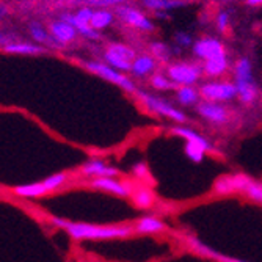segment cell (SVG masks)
I'll return each instance as SVG.
<instances>
[{
  "label": "cell",
  "instance_id": "8992f818",
  "mask_svg": "<svg viewBox=\"0 0 262 262\" xmlns=\"http://www.w3.org/2000/svg\"><path fill=\"white\" fill-rule=\"evenodd\" d=\"M85 66H86V69L90 71V73L96 74L101 79H104V80H107V82H110V83H113L116 86L123 88L127 93H137L138 91L135 83L127 76H124V73L112 68L105 61H86Z\"/></svg>",
  "mask_w": 262,
  "mask_h": 262
},
{
  "label": "cell",
  "instance_id": "5bb4252c",
  "mask_svg": "<svg viewBox=\"0 0 262 262\" xmlns=\"http://www.w3.org/2000/svg\"><path fill=\"white\" fill-rule=\"evenodd\" d=\"M182 241L185 242V245L190 250H192V251H195V253H198L201 256L210 257V259H215L219 262H245V260H241V259L229 257V256H226V254H223V253H220L217 250H212L210 247H207L206 244H203L200 239H196V237L192 235V234H184L182 235Z\"/></svg>",
  "mask_w": 262,
  "mask_h": 262
},
{
  "label": "cell",
  "instance_id": "6da1fadb",
  "mask_svg": "<svg viewBox=\"0 0 262 262\" xmlns=\"http://www.w3.org/2000/svg\"><path fill=\"white\" fill-rule=\"evenodd\" d=\"M52 225L57 228L64 229L71 237L77 241H108V239H127L135 231V226L124 225V226H96L90 223H76L68 222L64 219L54 217Z\"/></svg>",
  "mask_w": 262,
  "mask_h": 262
},
{
  "label": "cell",
  "instance_id": "d6a6232c",
  "mask_svg": "<svg viewBox=\"0 0 262 262\" xmlns=\"http://www.w3.org/2000/svg\"><path fill=\"white\" fill-rule=\"evenodd\" d=\"M228 26H229V13L223 10L217 14V29L220 32H225L228 29Z\"/></svg>",
  "mask_w": 262,
  "mask_h": 262
},
{
  "label": "cell",
  "instance_id": "9a60e30c",
  "mask_svg": "<svg viewBox=\"0 0 262 262\" xmlns=\"http://www.w3.org/2000/svg\"><path fill=\"white\" fill-rule=\"evenodd\" d=\"M80 173H82V176H86V178H116V176H120L118 168L107 165L104 160H99V159L88 160L82 166Z\"/></svg>",
  "mask_w": 262,
  "mask_h": 262
},
{
  "label": "cell",
  "instance_id": "8fae6325",
  "mask_svg": "<svg viewBox=\"0 0 262 262\" xmlns=\"http://www.w3.org/2000/svg\"><path fill=\"white\" fill-rule=\"evenodd\" d=\"M198 115L213 126H225L229 121V112L222 102H212V101H200L196 104Z\"/></svg>",
  "mask_w": 262,
  "mask_h": 262
},
{
  "label": "cell",
  "instance_id": "30bf717a",
  "mask_svg": "<svg viewBox=\"0 0 262 262\" xmlns=\"http://www.w3.org/2000/svg\"><path fill=\"white\" fill-rule=\"evenodd\" d=\"M94 10L91 7H83L80 8L76 14H68L64 13L61 16V20H66L71 24L80 35H83L88 39H99V32L91 27V17H93Z\"/></svg>",
  "mask_w": 262,
  "mask_h": 262
},
{
  "label": "cell",
  "instance_id": "e0dca14e",
  "mask_svg": "<svg viewBox=\"0 0 262 262\" xmlns=\"http://www.w3.org/2000/svg\"><path fill=\"white\" fill-rule=\"evenodd\" d=\"M156 61L157 60L152 55H138L132 63V69H130L132 76H135L138 79L152 76L156 71V66H157Z\"/></svg>",
  "mask_w": 262,
  "mask_h": 262
},
{
  "label": "cell",
  "instance_id": "ffe728a7",
  "mask_svg": "<svg viewBox=\"0 0 262 262\" xmlns=\"http://www.w3.org/2000/svg\"><path fill=\"white\" fill-rule=\"evenodd\" d=\"M201 99L200 91L193 86V85H185V86H179L176 90V101L178 104L188 107V105H196Z\"/></svg>",
  "mask_w": 262,
  "mask_h": 262
},
{
  "label": "cell",
  "instance_id": "7a4b0ae2",
  "mask_svg": "<svg viewBox=\"0 0 262 262\" xmlns=\"http://www.w3.org/2000/svg\"><path fill=\"white\" fill-rule=\"evenodd\" d=\"M192 49H193L195 57L200 58L201 61H204L203 71L206 76H209L212 79H217L226 73L228 54H226V49L220 39L212 38V36L200 38L198 41L193 42Z\"/></svg>",
  "mask_w": 262,
  "mask_h": 262
},
{
  "label": "cell",
  "instance_id": "2e32d148",
  "mask_svg": "<svg viewBox=\"0 0 262 262\" xmlns=\"http://www.w3.org/2000/svg\"><path fill=\"white\" fill-rule=\"evenodd\" d=\"M171 134H174L178 138H182V140H185V141L196 143V145L203 146L207 152H215V151H217L215 146H213L212 143H210L204 135H201L200 132H196V130H193V129H190V127H187V126H184V124L174 126V127L171 129Z\"/></svg>",
  "mask_w": 262,
  "mask_h": 262
},
{
  "label": "cell",
  "instance_id": "d4e9b609",
  "mask_svg": "<svg viewBox=\"0 0 262 262\" xmlns=\"http://www.w3.org/2000/svg\"><path fill=\"white\" fill-rule=\"evenodd\" d=\"M30 35H32V38H33L36 42L49 44V46H52V47H61V44H60L52 35L47 33V32L39 26V24H32V26H30Z\"/></svg>",
  "mask_w": 262,
  "mask_h": 262
},
{
  "label": "cell",
  "instance_id": "1f68e13d",
  "mask_svg": "<svg viewBox=\"0 0 262 262\" xmlns=\"http://www.w3.org/2000/svg\"><path fill=\"white\" fill-rule=\"evenodd\" d=\"M174 42L179 46V47H188V46H193V42H192V36H190L188 33H185V32H176L174 33Z\"/></svg>",
  "mask_w": 262,
  "mask_h": 262
},
{
  "label": "cell",
  "instance_id": "d590c367",
  "mask_svg": "<svg viewBox=\"0 0 262 262\" xmlns=\"http://www.w3.org/2000/svg\"><path fill=\"white\" fill-rule=\"evenodd\" d=\"M247 5H250V7H260L262 0H247Z\"/></svg>",
  "mask_w": 262,
  "mask_h": 262
},
{
  "label": "cell",
  "instance_id": "4fadbf2b",
  "mask_svg": "<svg viewBox=\"0 0 262 262\" xmlns=\"http://www.w3.org/2000/svg\"><path fill=\"white\" fill-rule=\"evenodd\" d=\"M90 185L96 190H102V192L112 193L115 196H132L135 187L129 182H121L116 178H93Z\"/></svg>",
  "mask_w": 262,
  "mask_h": 262
},
{
  "label": "cell",
  "instance_id": "e575fe53",
  "mask_svg": "<svg viewBox=\"0 0 262 262\" xmlns=\"http://www.w3.org/2000/svg\"><path fill=\"white\" fill-rule=\"evenodd\" d=\"M11 36L10 35H7V33H0V47H5L7 44H10L11 42Z\"/></svg>",
  "mask_w": 262,
  "mask_h": 262
},
{
  "label": "cell",
  "instance_id": "8d00e7d4",
  "mask_svg": "<svg viewBox=\"0 0 262 262\" xmlns=\"http://www.w3.org/2000/svg\"><path fill=\"white\" fill-rule=\"evenodd\" d=\"M7 13V8L5 7H0V19H2L4 17V14Z\"/></svg>",
  "mask_w": 262,
  "mask_h": 262
},
{
  "label": "cell",
  "instance_id": "3957f363",
  "mask_svg": "<svg viewBox=\"0 0 262 262\" xmlns=\"http://www.w3.org/2000/svg\"><path fill=\"white\" fill-rule=\"evenodd\" d=\"M213 192L217 195H229L239 192L247 195L250 200L262 204V182H257L247 174H229L220 178L213 185Z\"/></svg>",
  "mask_w": 262,
  "mask_h": 262
},
{
  "label": "cell",
  "instance_id": "83f0119b",
  "mask_svg": "<svg viewBox=\"0 0 262 262\" xmlns=\"http://www.w3.org/2000/svg\"><path fill=\"white\" fill-rule=\"evenodd\" d=\"M151 86L154 90H159V91H170V90H174L176 88V83L166 76V74H160V73H154L151 76Z\"/></svg>",
  "mask_w": 262,
  "mask_h": 262
},
{
  "label": "cell",
  "instance_id": "4dcf8cb0",
  "mask_svg": "<svg viewBox=\"0 0 262 262\" xmlns=\"http://www.w3.org/2000/svg\"><path fill=\"white\" fill-rule=\"evenodd\" d=\"M86 4V7H98V8H107V7H118L123 5L126 0H82Z\"/></svg>",
  "mask_w": 262,
  "mask_h": 262
},
{
  "label": "cell",
  "instance_id": "cb8c5ba5",
  "mask_svg": "<svg viewBox=\"0 0 262 262\" xmlns=\"http://www.w3.org/2000/svg\"><path fill=\"white\" fill-rule=\"evenodd\" d=\"M112 22H113V13H110V11H107L104 8H99V10H94L90 24H91L93 29H96L99 32V30L107 29Z\"/></svg>",
  "mask_w": 262,
  "mask_h": 262
},
{
  "label": "cell",
  "instance_id": "836d02e7",
  "mask_svg": "<svg viewBox=\"0 0 262 262\" xmlns=\"http://www.w3.org/2000/svg\"><path fill=\"white\" fill-rule=\"evenodd\" d=\"M134 174H135V178H140V179H145V178H148V174H149V170H148V166H146V163H135L134 165Z\"/></svg>",
  "mask_w": 262,
  "mask_h": 262
},
{
  "label": "cell",
  "instance_id": "d6986e66",
  "mask_svg": "<svg viewBox=\"0 0 262 262\" xmlns=\"http://www.w3.org/2000/svg\"><path fill=\"white\" fill-rule=\"evenodd\" d=\"M14 193L22 198H39L49 193L46 182H33V184H24L14 188Z\"/></svg>",
  "mask_w": 262,
  "mask_h": 262
},
{
  "label": "cell",
  "instance_id": "5b68a950",
  "mask_svg": "<svg viewBox=\"0 0 262 262\" xmlns=\"http://www.w3.org/2000/svg\"><path fill=\"white\" fill-rule=\"evenodd\" d=\"M135 94H137L138 101L145 105V108L149 110L151 113H156V115L163 116V118H168V120H171L178 124L188 123V116L182 110H179L176 105L170 104L166 99L159 98V96H156V94L143 91V90H138Z\"/></svg>",
  "mask_w": 262,
  "mask_h": 262
},
{
  "label": "cell",
  "instance_id": "f546056e",
  "mask_svg": "<svg viewBox=\"0 0 262 262\" xmlns=\"http://www.w3.org/2000/svg\"><path fill=\"white\" fill-rule=\"evenodd\" d=\"M66 179H68L66 173H55V174H52L49 178H46L44 182H46L47 188H49V192H54V190L60 188L66 182Z\"/></svg>",
  "mask_w": 262,
  "mask_h": 262
},
{
  "label": "cell",
  "instance_id": "7402d4cb",
  "mask_svg": "<svg viewBox=\"0 0 262 262\" xmlns=\"http://www.w3.org/2000/svg\"><path fill=\"white\" fill-rule=\"evenodd\" d=\"M146 8L156 11L157 14H160L162 11H170V10H176V8H182L187 5L185 0H143Z\"/></svg>",
  "mask_w": 262,
  "mask_h": 262
},
{
  "label": "cell",
  "instance_id": "44dd1931",
  "mask_svg": "<svg viewBox=\"0 0 262 262\" xmlns=\"http://www.w3.org/2000/svg\"><path fill=\"white\" fill-rule=\"evenodd\" d=\"M4 51L10 54H20V55H38L46 52L42 46L30 44V42H10L4 47Z\"/></svg>",
  "mask_w": 262,
  "mask_h": 262
},
{
  "label": "cell",
  "instance_id": "4316f807",
  "mask_svg": "<svg viewBox=\"0 0 262 262\" xmlns=\"http://www.w3.org/2000/svg\"><path fill=\"white\" fill-rule=\"evenodd\" d=\"M149 51H151V55L159 60V61H163V63H168L171 60V54L173 51L170 49L168 46L162 41H152L149 44Z\"/></svg>",
  "mask_w": 262,
  "mask_h": 262
},
{
  "label": "cell",
  "instance_id": "ba28073f",
  "mask_svg": "<svg viewBox=\"0 0 262 262\" xmlns=\"http://www.w3.org/2000/svg\"><path fill=\"white\" fill-rule=\"evenodd\" d=\"M201 99L212 102H229L237 98V86L234 82L226 80H210L200 88Z\"/></svg>",
  "mask_w": 262,
  "mask_h": 262
},
{
  "label": "cell",
  "instance_id": "52a82bcc",
  "mask_svg": "<svg viewBox=\"0 0 262 262\" xmlns=\"http://www.w3.org/2000/svg\"><path fill=\"white\" fill-rule=\"evenodd\" d=\"M203 66L192 61H176L171 63L168 69H166V76L179 86L195 85L203 76Z\"/></svg>",
  "mask_w": 262,
  "mask_h": 262
},
{
  "label": "cell",
  "instance_id": "277c9868",
  "mask_svg": "<svg viewBox=\"0 0 262 262\" xmlns=\"http://www.w3.org/2000/svg\"><path fill=\"white\" fill-rule=\"evenodd\" d=\"M234 83L237 86V98L245 105H250L257 98V85L253 77V64L250 58L242 57L234 64Z\"/></svg>",
  "mask_w": 262,
  "mask_h": 262
},
{
  "label": "cell",
  "instance_id": "484cf974",
  "mask_svg": "<svg viewBox=\"0 0 262 262\" xmlns=\"http://www.w3.org/2000/svg\"><path fill=\"white\" fill-rule=\"evenodd\" d=\"M132 200L140 209H148L154 203V195H152L151 190L146 188V187H140V188L135 187L134 193H132Z\"/></svg>",
  "mask_w": 262,
  "mask_h": 262
},
{
  "label": "cell",
  "instance_id": "9c48e42d",
  "mask_svg": "<svg viewBox=\"0 0 262 262\" xmlns=\"http://www.w3.org/2000/svg\"><path fill=\"white\" fill-rule=\"evenodd\" d=\"M137 58V54L132 47L120 42H113L107 47L104 52V61L112 68L121 71V73H129L132 69V63Z\"/></svg>",
  "mask_w": 262,
  "mask_h": 262
},
{
  "label": "cell",
  "instance_id": "7c38bea8",
  "mask_svg": "<svg viewBox=\"0 0 262 262\" xmlns=\"http://www.w3.org/2000/svg\"><path fill=\"white\" fill-rule=\"evenodd\" d=\"M116 16L120 17V20L127 24L129 27H134L137 30H141V32H152L154 30L152 20L134 7L118 5L116 7Z\"/></svg>",
  "mask_w": 262,
  "mask_h": 262
},
{
  "label": "cell",
  "instance_id": "603a6c76",
  "mask_svg": "<svg viewBox=\"0 0 262 262\" xmlns=\"http://www.w3.org/2000/svg\"><path fill=\"white\" fill-rule=\"evenodd\" d=\"M165 229V223L156 217H143L137 222L135 231L138 234H157Z\"/></svg>",
  "mask_w": 262,
  "mask_h": 262
},
{
  "label": "cell",
  "instance_id": "ac0fdd59",
  "mask_svg": "<svg viewBox=\"0 0 262 262\" xmlns=\"http://www.w3.org/2000/svg\"><path fill=\"white\" fill-rule=\"evenodd\" d=\"M77 30L68 24L66 20H57V22H52L51 24V35L63 46V44H68L71 41H74L76 36H77Z\"/></svg>",
  "mask_w": 262,
  "mask_h": 262
},
{
  "label": "cell",
  "instance_id": "f1b7e54d",
  "mask_svg": "<svg viewBox=\"0 0 262 262\" xmlns=\"http://www.w3.org/2000/svg\"><path fill=\"white\" fill-rule=\"evenodd\" d=\"M187 157L192 160L193 163H201L204 160V156H206V149L196 143H192V141H185V148H184Z\"/></svg>",
  "mask_w": 262,
  "mask_h": 262
}]
</instances>
